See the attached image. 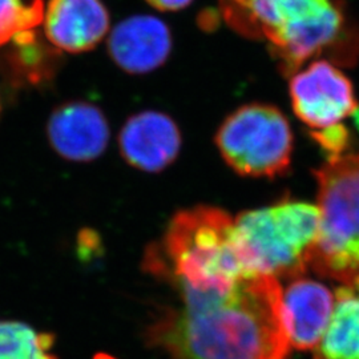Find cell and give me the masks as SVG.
I'll return each instance as SVG.
<instances>
[{"mask_svg":"<svg viewBox=\"0 0 359 359\" xmlns=\"http://www.w3.org/2000/svg\"><path fill=\"white\" fill-rule=\"evenodd\" d=\"M147 339L172 359H287L283 286L266 274L203 290H173Z\"/></svg>","mask_w":359,"mask_h":359,"instance_id":"obj_1","label":"cell"},{"mask_svg":"<svg viewBox=\"0 0 359 359\" xmlns=\"http://www.w3.org/2000/svg\"><path fill=\"white\" fill-rule=\"evenodd\" d=\"M144 268L172 290L216 287L258 273L245 253L234 218L208 205L172 218L160 243L148 248Z\"/></svg>","mask_w":359,"mask_h":359,"instance_id":"obj_2","label":"cell"},{"mask_svg":"<svg viewBox=\"0 0 359 359\" xmlns=\"http://www.w3.org/2000/svg\"><path fill=\"white\" fill-rule=\"evenodd\" d=\"M224 18L245 36L265 39L287 75L330 48L345 27L333 0H219Z\"/></svg>","mask_w":359,"mask_h":359,"instance_id":"obj_3","label":"cell"},{"mask_svg":"<svg viewBox=\"0 0 359 359\" xmlns=\"http://www.w3.org/2000/svg\"><path fill=\"white\" fill-rule=\"evenodd\" d=\"M314 177L320 231L309 268L323 278L348 283L359 277V154L329 158Z\"/></svg>","mask_w":359,"mask_h":359,"instance_id":"obj_4","label":"cell"},{"mask_svg":"<svg viewBox=\"0 0 359 359\" xmlns=\"http://www.w3.org/2000/svg\"><path fill=\"white\" fill-rule=\"evenodd\" d=\"M237 234L253 268L274 278H299L320 231L317 205L283 200L234 218Z\"/></svg>","mask_w":359,"mask_h":359,"instance_id":"obj_5","label":"cell"},{"mask_svg":"<svg viewBox=\"0 0 359 359\" xmlns=\"http://www.w3.org/2000/svg\"><path fill=\"white\" fill-rule=\"evenodd\" d=\"M216 145L226 164L241 176H283L293 154V132L283 112L266 104H248L225 118Z\"/></svg>","mask_w":359,"mask_h":359,"instance_id":"obj_6","label":"cell"},{"mask_svg":"<svg viewBox=\"0 0 359 359\" xmlns=\"http://www.w3.org/2000/svg\"><path fill=\"white\" fill-rule=\"evenodd\" d=\"M297 117L313 130L341 124L359 108L351 81L327 60H316L290 80Z\"/></svg>","mask_w":359,"mask_h":359,"instance_id":"obj_7","label":"cell"},{"mask_svg":"<svg viewBox=\"0 0 359 359\" xmlns=\"http://www.w3.org/2000/svg\"><path fill=\"white\" fill-rule=\"evenodd\" d=\"M52 148L72 161H90L103 154L109 142V126L93 104L72 102L52 112L47 126Z\"/></svg>","mask_w":359,"mask_h":359,"instance_id":"obj_8","label":"cell"},{"mask_svg":"<svg viewBox=\"0 0 359 359\" xmlns=\"http://www.w3.org/2000/svg\"><path fill=\"white\" fill-rule=\"evenodd\" d=\"M118 144L129 165L145 172H160L179 156L181 133L169 116L147 111L129 117L120 132Z\"/></svg>","mask_w":359,"mask_h":359,"instance_id":"obj_9","label":"cell"},{"mask_svg":"<svg viewBox=\"0 0 359 359\" xmlns=\"http://www.w3.org/2000/svg\"><path fill=\"white\" fill-rule=\"evenodd\" d=\"M170 50L172 36L167 25L148 15L123 20L108 39L111 57L129 74L152 72L167 62Z\"/></svg>","mask_w":359,"mask_h":359,"instance_id":"obj_10","label":"cell"},{"mask_svg":"<svg viewBox=\"0 0 359 359\" xmlns=\"http://www.w3.org/2000/svg\"><path fill=\"white\" fill-rule=\"evenodd\" d=\"M44 31L62 51H90L108 34L109 13L100 0H50Z\"/></svg>","mask_w":359,"mask_h":359,"instance_id":"obj_11","label":"cell"},{"mask_svg":"<svg viewBox=\"0 0 359 359\" xmlns=\"http://www.w3.org/2000/svg\"><path fill=\"white\" fill-rule=\"evenodd\" d=\"M334 304L332 290L313 280L294 278L283 289V321L290 346L316 348L332 320Z\"/></svg>","mask_w":359,"mask_h":359,"instance_id":"obj_12","label":"cell"},{"mask_svg":"<svg viewBox=\"0 0 359 359\" xmlns=\"http://www.w3.org/2000/svg\"><path fill=\"white\" fill-rule=\"evenodd\" d=\"M334 297L332 320L314 359H359V277L342 283Z\"/></svg>","mask_w":359,"mask_h":359,"instance_id":"obj_13","label":"cell"},{"mask_svg":"<svg viewBox=\"0 0 359 359\" xmlns=\"http://www.w3.org/2000/svg\"><path fill=\"white\" fill-rule=\"evenodd\" d=\"M53 335L39 333L23 322L0 321V359H57Z\"/></svg>","mask_w":359,"mask_h":359,"instance_id":"obj_14","label":"cell"},{"mask_svg":"<svg viewBox=\"0 0 359 359\" xmlns=\"http://www.w3.org/2000/svg\"><path fill=\"white\" fill-rule=\"evenodd\" d=\"M44 20L43 0H0V47Z\"/></svg>","mask_w":359,"mask_h":359,"instance_id":"obj_15","label":"cell"},{"mask_svg":"<svg viewBox=\"0 0 359 359\" xmlns=\"http://www.w3.org/2000/svg\"><path fill=\"white\" fill-rule=\"evenodd\" d=\"M311 136L320 144L322 149L327 152L329 158L345 154L350 140L348 130L342 124H335L332 127L313 130Z\"/></svg>","mask_w":359,"mask_h":359,"instance_id":"obj_16","label":"cell"},{"mask_svg":"<svg viewBox=\"0 0 359 359\" xmlns=\"http://www.w3.org/2000/svg\"><path fill=\"white\" fill-rule=\"evenodd\" d=\"M160 11H179L188 7L193 0H147Z\"/></svg>","mask_w":359,"mask_h":359,"instance_id":"obj_17","label":"cell"},{"mask_svg":"<svg viewBox=\"0 0 359 359\" xmlns=\"http://www.w3.org/2000/svg\"><path fill=\"white\" fill-rule=\"evenodd\" d=\"M353 116H354V123H355V126H357L359 130V108L353 114Z\"/></svg>","mask_w":359,"mask_h":359,"instance_id":"obj_18","label":"cell"}]
</instances>
